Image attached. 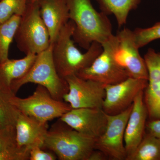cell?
Returning <instances> with one entry per match:
<instances>
[{"label": "cell", "instance_id": "25", "mask_svg": "<svg viewBox=\"0 0 160 160\" xmlns=\"http://www.w3.org/2000/svg\"><path fill=\"white\" fill-rule=\"evenodd\" d=\"M29 152L18 147L0 152V160H29Z\"/></svg>", "mask_w": 160, "mask_h": 160}, {"label": "cell", "instance_id": "2", "mask_svg": "<svg viewBox=\"0 0 160 160\" xmlns=\"http://www.w3.org/2000/svg\"><path fill=\"white\" fill-rule=\"evenodd\" d=\"M74 29V23L69 20L51 44L56 69L60 76L65 80L90 66L102 50L101 44L93 42L86 52H81L72 39Z\"/></svg>", "mask_w": 160, "mask_h": 160}, {"label": "cell", "instance_id": "12", "mask_svg": "<svg viewBox=\"0 0 160 160\" xmlns=\"http://www.w3.org/2000/svg\"><path fill=\"white\" fill-rule=\"evenodd\" d=\"M60 120L80 133L95 139L102 134L107 124L106 113L97 108L72 109Z\"/></svg>", "mask_w": 160, "mask_h": 160}, {"label": "cell", "instance_id": "28", "mask_svg": "<svg viewBox=\"0 0 160 160\" xmlns=\"http://www.w3.org/2000/svg\"><path fill=\"white\" fill-rule=\"evenodd\" d=\"M109 158L103 152L94 149L92 152L88 160H107Z\"/></svg>", "mask_w": 160, "mask_h": 160}, {"label": "cell", "instance_id": "20", "mask_svg": "<svg viewBox=\"0 0 160 160\" xmlns=\"http://www.w3.org/2000/svg\"><path fill=\"white\" fill-rule=\"evenodd\" d=\"M21 17L13 16L0 24V63L9 59V47L14 39Z\"/></svg>", "mask_w": 160, "mask_h": 160}, {"label": "cell", "instance_id": "29", "mask_svg": "<svg viewBox=\"0 0 160 160\" xmlns=\"http://www.w3.org/2000/svg\"><path fill=\"white\" fill-rule=\"evenodd\" d=\"M40 0H29V3H34L38 2Z\"/></svg>", "mask_w": 160, "mask_h": 160}, {"label": "cell", "instance_id": "13", "mask_svg": "<svg viewBox=\"0 0 160 160\" xmlns=\"http://www.w3.org/2000/svg\"><path fill=\"white\" fill-rule=\"evenodd\" d=\"M148 69V85L144 101L149 120L160 119V52L149 48L144 57Z\"/></svg>", "mask_w": 160, "mask_h": 160}, {"label": "cell", "instance_id": "23", "mask_svg": "<svg viewBox=\"0 0 160 160\" xmlns=\"http://www.w3.org/2000/svg\"><path fill=\"white\" fill-rule=\"evenodd\" d=\"M136 44L139 49L160 39V22L147 28H138L133 30Z\"/></svg>", "mask_w": 160, "mask_h": 160}, {"label": "cell", "instance_id": "22", "mask_svg": "<svg viewBox=\"0 0 160 160\" xmlns=\"http://www.w3.org/2000/svg\"><path fill=\"white\" fill-rule=\"evenodd\" d=\"M29 0H0V24L14 15L25 13Z\"/></svg>", "mask_w": 160, "mask_h": 160}, {"label": "cell", "instance_id": "26", "mask_svg": "<svg viewBox=\"0 0 160 160\" xmlns=\"http://www.w3.org/2000/svg\"><path fill=\"white\" fill-rule=\"evenodd\" d=\"M41 147L32 148L29 151V160H55L56 156L51 152L43 150Z\"/></svg>", "mask_w": 160, "mask_h": 160}, {"label": "cell", "instance_id": "6", "mask_svg": "<svg viewBox=\"0 0 160 160\" xmlns=\"http://www.w3.org/2000/svg\"><path fill=\"white\" fill-rule=\"evenodd\" d=\"M9 101L20 112L43 122L61 118L72 109L68 103L53 98L48 90L40 85L29 97L22 98L12 95Z\"/></svg>", "mask_w": 160, "mask_h": 160}, {"label": "cell", "instance_id": "19", "mask_svg": "<svg viewBox=\"0 0 160 160\" xmlns=\"http://www.w3.org/2000/svg\"><path fill=\"white\" fill-rule=\"evenodd\" d=\"M126 160H160V139L145 132L141 142Z\"/></svg>", "mask_w": 160, "mask_h": 160}, {"label": "cell", "instance_id": "11", "mask_svg": "<svg viewBox=\"0 0 160 160\" xmlns=\"http://www.w3.org/2000/svg\"><path fill=\"white\" fill-rule=\"evenodd\" d=\"M147 85L148 80L129 77L117 84L106 85L102 109L110 115L121 113L132 105L137 96L145 90Z\"/></svg>", "mask_w": 160, "mask_h": 160}, {"label": "cell", "instance_id": "1", "mask_svg": "<svg viewBox=\"0 0 160 160\" xmlns=\"http://www.w3.org/2000/svg\"><path fill=\"white\" fill-rule=\"evenodd\" d=\"M69 20L74 23L73 41L87 50L93 42L101 45L113 35L107 15L97 11L91 0H67Z\"/></svg>", "mask_w": 160, "mask_h": 160}, {"label": "cell", "instance_id": "27", "mask_svg": "<svg viewBox=\"0 0 160 160\" xmlns=\"http://www.w3.org/2000/svg\"><path fill=\"white\" fill-rule=\"evenodd\" d=\"M147 132L160 139V119L149 120L146 122Z\"/></svg>", "mask_w": 160, "mask_h": 160}, {"label": "cell", "instance_id": "15", "mask_svg": "<svg viewBox=\"0 0 160 160\" xmlns=\"http://www.w3.org/2000/svg\"><path fill=\"white\" fill-rule=\"evenodd\" d=\"M15 128L18 148L29 152L34 147L42 148L48 131L47 122H40L20 112Z\"/></svg>", "mask_w": 160, "mask_h": 160}, {"label": "cell", "instance_id": "16", "mask_svg": "<svg viewBox=\"0 0 160 160\" xmlns=\"http://www.w3.org/2000/svg\"><path fill=\"white\" fill-rule=\"evenodd\" d=\"M40 15L49 31L51 44L69 21L67 0H40Z\"/></svg>", "mask_w": 160, "mask_h": 160}, {"label": "cell", "instance_id": "5", "mask_svg": "<svg viewBox=\"0 0 160 160\" xmlns=\"http://www.w3.org/2000/svg\"><path fill=\"white\" fill-rule=\"evenodd\" d=\"M25 54L38 55L51 45L49 31L40 15L38 3H28L22 16L14 38Z\"/></svg>", "mask_w": 160, "mask_h": 160}, {"label": "cell", "instance_id": "14", "mask_svg": "<svg viewBox=\"0 0 160 160\" xmlns=\"http://www.w3.org/2000/svg\"><path fill=\"white\" fill-rule=\"evenodd\" d=\"M144 91L139 92L133 101L131 113L125 129L124 143L127 158L133 153L146 132V121L148 115L144 102Z\"/></svg>", "mask_w": 160, "mask_h": 160}, {"label": "cell", "instance_id": "10", "mask_svg": "<svg viewBox=\"0 0 160 160\" xmlns=\"http://www.w3.org/2000/svg\"><path fill=\"white\" fill-rule=\"evenodd\" d=\"M69 91L63 96V101L72 109H102L106 96L105 86L102 83L84 79L77 75L66 78Z\"/></svg>", "mask_w": 160, "mask_h": 160}, {"label": "cell", "instance_id": "18", "mask_svg": "<svg viewBox=\"0 0 160 160\" xmlns=\"http://www.w3.org/2000/svg\"><path fill=\"white\" fill-rule=\"evenodd\" d=\"M101 11L108 15H113L119 27L127 22L130 12L135 10L142 0H96Z\"/></svg>", "mask_w": 160, "mask_h": 160}, {"label": "cell", "instance_id": "17", "mask_svg": "<svg viewBox=\"0 0 160 160\" xmlns=\"http://www.w3.org/2000/svg\"><path fill=\"white\" fill-rule=\"evenodd\" d=\"M37 56L27 54L20 59H8L0 63V91L14 95L11 92L12 84L26 74L34 63Z\"/></svg>", "mask_w": 160, "mask_h": 160}, {"label": "cell", "instance_id": "7", "mask_svg": "<svg viewBox=\"0 0 160 160\" xmlns=\"http://www.w3.org/2000/svg\"><path fill=\"white\" fill-rule=\"evenodd\" d=\"M116 35H112L102 45V50L92 63L78 72L77 75L105 85L117 84L129 77L127 72L116 62L113 52L117 46Z\"/></svg>", "mask_w": 160, "mask_h": 160}, {"label": "cell", "instance_id": "9", "mask_svg": "<svg viewBox=\"0 0 160 160\" xmlns=\"http://www.w3.org/2000/svg\"><path fill=\"white\" fill-rule=\"evenodd\" d=\"M116 35L118 39L113 52L116 62L127 72L129 77L148 80L147 66L136 44L133 31L125 28Z\"/></svg>", "mask_w": 160, "mask_h": 160}, {"label": "cell", "instance_id": "8", "mask_svg": "<svg viewBox=\"0 0 160 160\" xmlns=\"http://www.w3.org/2000/svg\"><path fill=\"white\" fill-rule=\"evenodd\" d=\"M132 105L118 114H107V124L102 135L96 139L94 149L103 152L109 160H126L124 135Z\"/></svg>", "mask_w": 160, "mask_h": 160}, {"label": "cell", "instance_id": "24", "mask_svg": "<svg viewBox=\"0 0 160 160\" xmlns=\"http://www.w3.org/2000/svg\"><path fill=\"white\" fill-rule=\"evenodd\" d=\"M18 147L15 127L0 128V152Z\"/></svg>", "mask_w": 160, "mask_h": 160}, {"label": "cell", "instance_id": "3", "mask_svg": "<svg viewBox=\"0 0 160 160\" xmlns=\"http://www.w3.org/2000/svg\"><path fill=\"white\" fill-rule=\"evenodd\" d=\"M48 130L42 148L53 152L61 160H88L96 139L80 133L62 121Z\"/></svg>", "mask_w": 160, "mask_h": 160}, {"label": "cell", "instance_id": "4", "mask_svg": "<svg viewBox=\"0 0 160 160\" xmlns=\"http://www.w3.org/2000/svg\"><path fill=\"white\" fill-rule=\"evenodd\" d=\"M29 83L45 87L53 98L59 101H63V96L69 91L67 81L60 76L56 69L51 44L37 55L34 63L25 75L12 83V92L16 95L23 85Z\"/></svg>", "mask_w": 160, "mask_h": 160}, {"label": "cell", "instance_id": "21", "mask_svg": "<svg viewBox=\"0 0 160 160\" xmlns=\"http://www.w3.org/2000/svg\"><path fill=\"white\" fill-rule=\"evenodd\" d=\"M11 95L0 91V128L15 127L20 113L9 101Z\"/></svg>", "mask_w": 160, "mask_h": 160}]
</instances>
